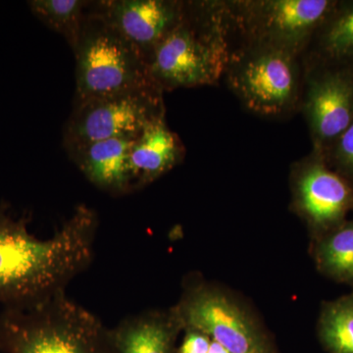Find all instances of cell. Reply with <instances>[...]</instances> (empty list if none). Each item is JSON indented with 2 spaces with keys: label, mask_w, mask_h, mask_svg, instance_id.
Listing matches in <instances>:
<instances>
[{
  "label": "cell",
  "mask_w": 353,
  "mask_h": 353,
  "mask_svg": "<svg viewBox=\"0 0 353 353\" xmlns=\"http://www.w3.org/2000/svg\"><path fill=\"white\" fill-rule=\"evenodd\" d=\"M99 216L85 204L51 238L41 240L0 203V305L23 308L64 292L94 259Z\"/></svg>",
  "instance_id": "1"
},
{
  "label": "cell",
  "mask_w": 353,
  "mask_h": 353,
  "mask_svg": "<svg viewBox=\"0 0 353 353\" xmlns=\"http://www.w3.org/2000/svg\"><path fill=\"white\" fill-rule=\"evenodd\" d=\"M230 41L223 0L185 1L180 24L153 48L148 59L162 92L215 85L224 78Z\"/></svg>",
  "instance_id": "2"
},
{
  "label": "cell",
  "mask_w": 353,
  "mask_h": 353,
  "mask_svg": "<svg viewBox=\"0 0 353 353\" xmlns=\"http://www.w3.org/2000/svg\"><path fill=\"white\" fill-rule=\"evenodd\" d=\"M3 353H119L111 329L60 292L41 303L0 311Z\"/></svg>",
  "instance_id": "3"
},
{
  "label": "cell",
  "mask_w": 353,
  "mask_h": 353,
  "mask_svg": "<svg viewBox=\"0 0 353 353\" xmlns=\"http://www.w3.org/2000/svg\"><path fill=\"white\" fill-rule=\"evenodd\" d=\"M224 79L241 105L267 119H287L301 109L303 57L256 43H234Z\"/></svg>",
  "instance_id": "4"
},
{
  "label": "cell",
  "mask_w": 353,
  "mask_h": 353,
  "mask_svg": "<svg viewBox=\"0 0 353 353\" xmlns=\"http://www.w3.org/2000/svg\"><path fill=\"white\" fill-rule=\"evenodd\" d=\"M74 55V104L141 88H158L150 77L145 57L101 18L90 12V7Z\"/></svg>",
  "instance_id": "5"
},
{
  "label": "cell",
  "mask_w": 353,
  "mask_h": 353,
  "mask_svg": "<svg viewBox=\"0 0 353 353\" xmlns=\"http://www.w3.org/2000/svg\"><path fill=\"white\" fill-rule=\"evenodd\" d=\"M173 308L183 330L208 334L231 353H275L259 316L227 288L190 278Z\"/></svg>",
  "instance_id": "6"
},
{
  "label": "cell",
  "mask_w": 353,
  "mask_h": 353,
  "mask_svg": "<svg viewBox=\"0 0 353 353\" xmlns=\"http://www.w3.org/2000/svg\"><path fill=\"white\" fill-rule=\"evenodd\" d=\"M334 0H223L230 50L256 43L303 57Z\"/></svg>",
  "instance_id": "7"
},
{
  "label": "cell",
  "mask_w": 353,
  "mask_h": 353,
  "mask_svg": "<svg viewBox=\"0 0 353 353\" xmlns=\"http://www.w3.org/2000/svg\"><path fill=\"white\" fill-rule=\"evenodd\" d=\"M164 92L146 88L74 104L64 127L65 150L113 138L134 139L152 121L166 117Z\"/></svg>",
  "instance_id": "8"
},
{
  "label": "cell",
  "mask_w": 353,
  "mask_h": 353,
  "mask_svg": "<svg viewBox=\"0 0 353 353\" xmlns=\"http://www.w3.org/2000/svg\"><path fill=\"white\" fill-rule=\"evenodd\" d=\"M290 209L313 240L336 229L353 211V188L326 160L311 150L290 171Z\"/></svg>",
  "instance_id": "9"
},
{
  "label": "cell",
  "mask_w": 353,
  "mask_h": 353,
  "mask_svg": "<svg viewBox=\"0 0 353 353\" xmlns=\"http://www.w3.org/2000/svg\"><path fill=\"white\" fill-rule=\"evenodd\" d=\"M301 109L312 152L324 157L353 122V68L303 61Z\"/></svg>",
  "instance_id": "10"
},
{
  "label": "cell",
  "mask_w": 353,
  "mask_h": 353,
  "mask_svg": "<svg viewBox=\"0 0 353 353\" xmlns=\"http://www.w3.org/2000/svg\"><path fill=\"white\" fill-rule=\"evenodd\" d=\"M183 0H99L90 11L132 44L145 57L180 24L185 14Z\"/></svg>",
  "instance_id": "11"
},
{
  "label": "cell",
  "mask_w": 353,
  "mask_h": 353,
  "mask_svg": "<svg viewBox=\"0 0 353 353\" xmlns=\"http://www.w3.org/2000/svg\"><path fill=\"white\" fill-rule=\"evenodd\" d=\"M134 139L113 138L66 150L88 182L111 196L134 192L130 150Z\"/></svg>",
  "instance_id": "12"
},
{
  "label": "cell",
  "mask_w": 353,
  "mask_h": 353,
  "mask_svg": "<svg viewBox=\"0 0 353 353\" xmlns=\"http://www.w3.org/2000/svg\"><path fill=\"white\" fill-rule=\"evenodd\" d=\"M185 157L182 139L168 127L166 117L152 121L134 139L130 150L134 190L166 175L182 163Z\"/></svg>",
  "instance_id": "13"
},
{
  "label": "cell",
  "mask_w": 353,
  "mask_h": 353,
  "mask_svg": "<svg viewBox=\"0 0 353 353\" xmlns=\"http://www.w3.org/2000/svg\"><path fill=\"white\" fill-rule=\"evenodd\" d=\"M182 331L173 306L130 316L111 329L119 353H176V341Z\"/></svg>",
  "instance_id": "14"
},
{
  "label": "cell",
  "mask_w": 353,
  "mask_h": 353,
  "mask_svg": "<svg viewBox=\"0 0 353 353\" xmlns=\"http://www.w3.org/2000/svg\"><path fill=\"white\" fill-rule=\"evenodd\" d=\"M303 60L353 68V0H334L311 37Z\"/></svg>",
  "instance_id": "15"
},
{
  "label": "cell",
  "mask_w": 353,
  "mask_h": 353,
  "mask_svg": "<svg viewBox=\"0 0 353 353\" xmlns=\"http://www.w3.org/2000/svg\"><path fill=\"white\" fill-rule=\"evenodd\" d=\"M313 257L324 275L353 285V219L314 239Z\"/></svg>",
  "instance_id": "16"
},
{
  "label": "cell",
  "mask_w": 353,
  "mask_h": 353,
  "mask_svg": "<svg viewBox=\"0 0 353 353\" xmlns=\"http://www.w3.org/2000/svg\"><path fill=\"white\" fill-rule=\"evenodd\" d=\"M90 3L85 0H31L28 6L37 19L63 37L74 53L82 37Z\"/></svg>",
  "instance_id": "17"
},
{
  "label": "cell",
  "mask_w": 353,
  "mask_h": 353,
  "mask_svg": "<svg viewBox=\"0 0 353 353\" xmlns=\"http://www.w3.org/2000/svg\"><path fill=\"white\" fill-rule=\"evenodd\" d=\"M318 333L331 353H353V292L323 305Z\"/></svg>",
  "instance_id": "18"
},
{
  "label": "cell",
  "mask_w": 353,
  "mask_h": 353,
  "mask_svg": "<svg viewBox=\"0 0 353 353\" xmlns=\"http://www.w3.org/2000/svg\"><path fill=\"white\" fill-rule=\"evenodd\" d=\"M323 158L353 188V122Z\"/></svg>",
  "instance_id": "19"
},
{
  "label": "cell",
  "mask_w": 353,
  "mask_h": 353,
  "mask_svg": "<svg viewBox=\"0 0 353 353\" xmlns=\"http://www.w3.org/2000/svg\"><path fill=\"white\" fill-rule=\"evenodd\" d=\"M182 345L176 353H208L211 339L208 334L194 329H185Z\"/></svg>",
  "instance_id": "20"
},
{
  "label": "cell",
  "mask_w": 353,
  "mask_h": 353,
  "mask_svg": "<svg viewBox=\"0 0 353 353\" xmlns=\"http://www.w3.org/2000/svg\"><path fill=\"white\" fill-rule=\"evenodd\" d=\"M208 353H231L226 348L218 343L217 341L211 340L210 347Z\"/></svg>",
  "instance_id": "21"
}]
</instances>
